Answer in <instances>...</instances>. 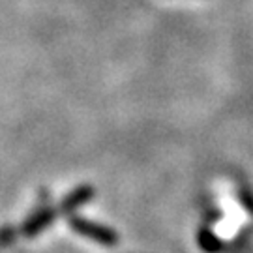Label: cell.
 <instances>
[{
  "label": "cell",
  "instance_id": "6da1fadb",
  "mask_svg": "<svg viewBox=\"0 0 253 253\" xmlns=\"http://www.w3.org/2000/svg\"><path fill=\"white\" fill-rule=\"evenodd\" d=\"M70 225H72L73 231H77L79 235L86 236L90 240H96L103 246H115L118 242V236L113 229H109L105 225H98L94 221H88V219H83V217H73L70 219Z\"/></svg>",
  "mask_w": 253,
  "mask_h": 253
},
{
  "label": "cell",
  "instance_id": "7a4b0ae2",
  "mask_svg": "<svg viewBox=\"0 0 253 253\" xmlns=\"http://www.w3.org/2000/svg\"><path fill=\"white\" fill-rule=\"evenodd\" d=\"M92 197H94V188H92V186H79L77 190H73L72 193L62 201L60 210H62V212H72V210H75L77 207L84 205L86 201H90Z\"/></svg>",
  "mask_w": 253,
  "mask_h": 253
},
{
  "label": "cell",
  "instance_id": "3957f363",
  "mask_svg": "<svg viewBox=\"0 0 253 253\" xmlns=\"http://www.w3.org/2000/svg\"><path fill=\"white\" fill-rule=\"evenodd\" d=\"M51 219H53V210L51 208H43V210L36 212L34 216L28 219L23 231H25V235H36L43 227H47L51 223Z\"/></svg>",
  "mask_w": 253,
  "mask_h": 253
},
{
  "label": "cell",
  "instance_id": "277c9868",
  "mask_svg": "<svg viewBox=\"0 0 253 253\" xmlns=\"http://www.w3.org/2000/svg\"><path fill=\"white\" fill-rule=\"evenodd\" d=\"M13 238V231L11 229H4V231H0V244H6Z\"/></svg>",
  "mask_w": 253,
  "mask_h": 253
}]
</instances>
